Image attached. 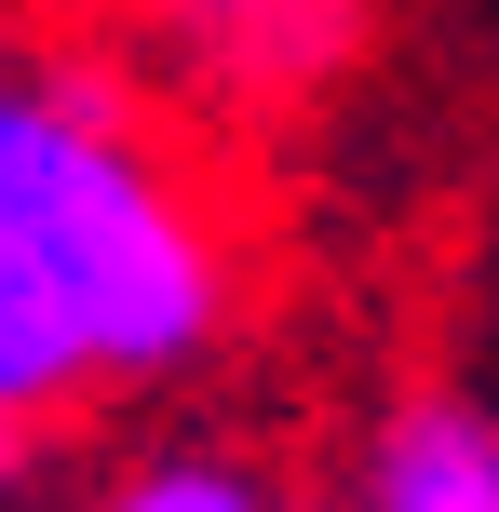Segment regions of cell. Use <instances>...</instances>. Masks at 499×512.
Returning a JSON list of instances; mask_svg holds the SVG:
<instances>
[{
    "label": "cell",
    "instance_id": "cell-5",
    "mask_svg": "<svg viewBox=\"0 0 499 512\" xmlns=\"http://www.w3.org/2000/svg\"><path fill=\"white\" fill-rule=\"evenodd\" d=\"M0 68H14V27H0Z\"/></svg>",
    "mask_w": 499,
    "mask_h": 512
},
{
    "label": "cell",
    "instance_id": "cell-4",
    "mask_svg": "<svg viewBox=\"0 0 499 512\" xmlns=\"http://www.w3.org/2000/svg\"><path fill=\"white\" fill-rule=\"evenodd\" d=\"M54 512H297V499L270 486V459H257V445L162 432V445H135V459H108L95 486H68Z\"/></svg>",
    "mask_w": 499,
    "mask_h": 512
},
{
    "label": "cell",
    "instance_id": "cell-3",
    "mask_svg": "<svg viewBox=\"0 0 499 512\" xmlns=\"http://www.w3.org/2000/svg\"><path fill=\"white\" fill-rule=\"evenodd\" d=\"M162 27L230 95H297L351 54V0H162Z\"/></svg>",
    "mask_w": 499,
    "mask_h": 512
},
{
    "label": "cell",
    "instance_id": "cell-6",
    "mask_svg": "<svg viewBox=\"0 0 499 512\" xmlns=\"http://www.w3.org/2000/svg\"><path fill=\"white\" fill-rule=\"evenodd\" d=\"M297 512H311V499H297Z\"/></svg>",
    "mask_w": 499,
    "mask_h": 512
},
{
    "label": "cell",
    "instance_id": "cell-1",
    "mask_svg": "<svg viewBox=\"0 0 499 512\" xmlns=\"http://www.w3.org/2000/svg\"><path fill=\"white\" fill-rule=\"evenodd\" d=\"M243 310V256L189 162L95 68H0V445L176 391Z\"/></svg>",
    "mask_w": 499,
    "mask_h": 512
},
{
    "label": "cell",
    "instance_id": "cell-2",
    "mask_svg": "<svg viewBox=\"0 0 499 512\" xmlns=\"http://www.w3.org/2000/svg\"><path fill=\"white\" fill-rule=\"evenodd\" d=\"M338 512H499V405L486 391H405V405H378Z\"/></svg>",
    "mask_w": 499,
    "mask_h": 512
}]
</instances>
